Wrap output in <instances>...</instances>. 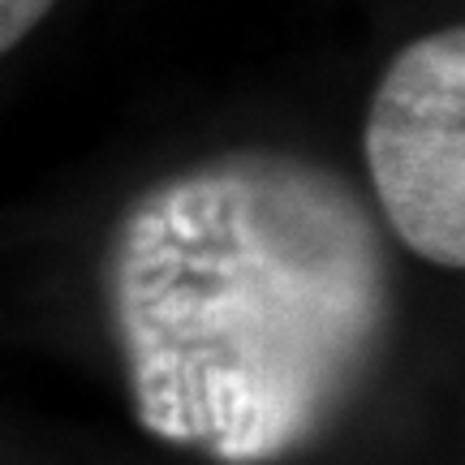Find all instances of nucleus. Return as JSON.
I'll return each instance as SVG.
<instances>
[{
    "mask_svg": "<svg viewBox=\"0 0 465 465\" xmlns=\"http://www.w3.org/2000/svg\"><path fill=\"white\" fill-rule=\"evenodd\" d=\"M366 164L388 224L440 267L465 263V35L418 39L388 65L366 116Z\"/></svg>",
    "mask_w": 465,
    "mask_h": 465,
    "instance_id": "2",
    "label": "nucleus"
},
{
    "mask_svg": "<svg viewBox=\"0 0 465 465\" xmlns=\"http://www.w3.org/2000/svg\"><path fill=\"white\" fill-rule=\"evenodd\" d=\"M56 0H0V52L17 48Z\"/></svg>",
    "mask_w": 465,
    "mask_h": 465,
    "instance_id": "3",
    "label": "nucleus"
},
{
    "mask_svg": "<svg viewBox=\"0 0 465 465\" xmlns=\"http://www.w3.org/2000/svg\"><path fill=\"white\" fill-rule=\"evenodd\" d=\"M108 289L143 427L237 465L306 444L388 319L375 220L293 155H224L151 185L116 229Z\"/></svg>",
    "mask_w": 465,
    "mask_h": 465,
    "instance_id": "1",
    "label": "nucleus"
}]
</instances>
